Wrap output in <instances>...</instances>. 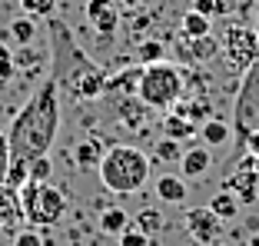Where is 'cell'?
I'll return each instance as SVG.
<instances>
[{"label":"cell","mask_w":259,"mask_h":246,"mask_svg":"<svg viewBox=\"0 0 259 246\" xmlns=\"http://www.w3.org/2000/svg\"><path fill=\"white\" fill-rule=\"evenodd\" d=\"M60 133V90L50 77L30 93V100L17 110L14 123L7 130L10 140V173H7V186L20 190L27 183V167L37 156H47L50 146L57 143Z\"/></svg>","instance_id":"6da1fadb"},{"label":"cell","mask_w":259,"mask_h":246,"mask_svg":"<svg viewBox=\"0 0 259 246\" xmlns=\"http://www.w3.org/2000/svg\"><path fill=\"white\" fill-rule=\"evenodd\" d=\"M50 73L47 77L57 84L60 97L70 100H97L107 93V73L100 63H93L83 54V47L70 37V30L60 20L50 23Z\"/></svg>","instance_id":"7a4b0ae2"},{"label":"cell","mask_w":259,"mask_h":246,"mask_svg":"<svg viewBox=\"0 0 259 246\" xmlns=\"http://www.w3.org/2000/svg\"><path fill=\"white\" fill-rule=\"evenodd\" d=\"M97 173H100V183L113 196H130V193L143 190L146 180H150V156L140 146L116 143V146H107Z\"/></svg>","instance_id":"3957f363"},{"label":"cell","mask_w":259,"mask_h":246,"mask_svg":"<svg viewBox=\"0 0 259 246\" xmlns=\"http://www.w3.org/2000/svg\"><path fill=\"white\" fill-rule=\"evenodd\" d=\"M137 97L150 110H173L176 103L186 97V73H183V67H176V63H169V60L146 63V67L140 70Z\"/></svg>","instance_id":"277c9868"},{"label":"cell","mask_w":259,"mask_h":246,"mask_svg":"<svg viewBox=\"0 0 259 246\" xmlns=\"http://www.w3.org/2000/svg\"><path fill=\"white\" fill-rule=\"evenodd\" d=\"M20 210H23V223L37 226V230L57 226L63 216H67V193H63L60 186H54L50 180H47V183L27 180V183L20 186Z\"/></svg>","instance_id":"5b68a950"},{"label":"cell","mask_w":259,"mask_h":246,"mask_svg":"<svg viewBox=\"0 0 259 246\" xmlns=\"http://www.w3.org/2000/svg\"><path fill=\"white\" fill-rule=\"evenodd\" d=\"M220 54L233 73H246L259 60V33L243 23H229L220 37Z\"/></svg>","instance_id":"8992f818"},{"label":"cell","mask_w":259,"mask_h":246,"mask_svg":"<svg viewBox=\"0 0 259 246\" xmlns=\"http://www.w3.org/2000/svg\"><path fill=\"white\" fill-rule=\"evenodd\" d=\"M233 130H236V143L246 133L259 130V60L243 73L236 107H233Z\"/></svg>","instance_id":"52a82bcc"},{"label":"cell","mask_w":259,"mask_h":246,"mask_svg":"<svg viewBox=\"0 0 259 246\" xmlns=\"http://www.w3.org/2000/svg\"><path fill=\"white\" fill-rule=\"evenodd\" d=\"M87 20L93 23L100 44L110 47L116 40V30H120V7L113 0H87Z\"/></svg>","instance_id":"ba28073f"},{"label":"cell","mask_w":259,"mask_h":246,"mask_svg":"<svg viewBox=\"0 0 259 246\" xmlns=\"http://www.w3.org/2000/svg\"><path fill=\"white\" fill-rule=\"evenodd\" d=\"M186 233L196 239L199 246H213L223 236V220L209 207H196L186 213Z\"/></svg>","instance_id":"9c48e42d"},{"label":"cell","mask_w":259,"mask_h":246,"mask_svg":"<svg viewBox=\"0 0 259 246\" xmlns=\"http://www.w3.org/2000/svg\"><path fill=\"white\" fill-rule=\"evenodd\" d=\"M256 183H259L256 156L246 153L243 163H236L233 177H229V190H233V196H239V203H256Z\"/></svg>","instance_id":"30bf717a"},{"label":"cell","mask_w":259,"mask_h":246,"mask_svg":"<svg viewBox=\"0 0 259 246\" xmlns=\"http://www.w3.org/2000/svg\"><path fill=\"white\" fill-rule=\"evenodd\" d=\"M176 50H180V57H183L186 63H206L209 57L220 54V40H216L213 33H209V37H183V33H180Z\"/></svg>","instance_id":"8fae6325"},{"label":"cell","mask_w":259,"mask_h":246,"mask_svg":"<svg viewBox=\"0 0 259 246\" xmlns=\"http://www.w3.org/2000/svg\"><path fill=\"white\" fill-rule=\"evenodd\" d=\"M213 170V156L206 146H186L183 150V160H180V173L186 180H203L206 173Z\"/></svg>","instance_id":"7c38bea8"},{"label":"cell","mask_w":259,"mask_h":246,"mask_svg":"<svg viewBox=\"0 0 259 246\" xmlns=\"http://www.w3.org/2000/svg\"><path fill=\"white\" fill-rule=\"evenodd\" d=\"M199 133V123H193L186 113H180V110H169L166 116H163V137H173L180 140V143H186V140H193Z\"/></svg>","instance_id":"4fadbf2b"},{"label":"cell","mask_w":259,"mask_h":246,"mask_svg":"<svg viewBox=\"0 0 259 246\" xmlns=\"http://www.w3.org/2000/svg\"><path fill=\"white\" fill-rule=\"evenodd\" d=\"M156 196H160L163 203H183L186 196H190V190H186V177H176V173H163V177H156Z\"/></svg>","instance_id":"5bb4252c"},{"label":"cell","mask_w":259,"mask_h":246,"mask_svg":"<svg viewBox=\"0 0 259 246\" xmlns=\"http://www.w3.org/2000/svg\"><path fill=\"white\" fill-rule=\"evenodd\" d=\"M14 223H23L20 190L4 186V190H0V230H4V226H14Z\"/></svg>","instance_id":"9a60e30c"},{"label":"cell","mask_w":259,"mask_h":246,"mask_svg":"<svg viewBox=\"0 0 259 246\" xmlns=\"http://www.w3.org/2000/svg\"><path fill=\"white\" fill-rule=\"evenodd\" d=\"M103 143L100 140H83V143H76V150H73V160H76V167L80 170H97L100 167V160H103Z\"/></svg>","instance_id":"2e32d148"},{"label":"cell","mask_w":259,"mask_h":246,"mask_svg":"<svg viewBox=\"0 0 259 246\" xmlns=\"http://www.w3.org/2000/svg\"><path fill=\"white\" fill-rule=\"evenodd\" d=\"M180 33L183 37H209L213 33V20L199 10H186L183 20H180Z\"/></svg>","instance_id":"e0dca14e"},{"label":"cell","mask_w":259,"mask_h":246,"mask_svg":"<svg viewBox=\"0 0 259 246\" xmlns=\"http://www.w3.org/2000/svg\"><path fill=\"white\" fill-rule=\"evenodd\" d=\"M229 133H233V127H229L226 120H220V116H209V120L199 127V137H203L206 146H223L229 140Z\"/></svg>","instance_id":"ac0fdd59"},{"label":"cell","mask_w":259,"mask_h":246,"mask_svg":"<svg viewBox=\"0 0 259 246\" xmlns=\"http://www.w3.org/2000/svg\"><path fill=\"white\" fill-rule=\"evenodd\" d=\"M130 226H133V220H130L126 210H120V207H110V210L100 213V230L110 233V236H120V233L130 230Z\"/></svg>","instance_id":"d6986e66"},{"label":"cell","mask_w":259,"mask_h":246,"mask_svg":"<svg viewBox=\"0 0 259 246\" xmlns=\"http://www.w3.org/2000/svg\"><path fill=\"white\" fill-rule=\"evenodd\" d=\"M209 210L220 216L223 223H229V220H236V213H239V200H236L229 190H220L213 200H209Z\"/></svg>","instance_id":"ffe728a7"},{"label":"cell","mask_w":259,"mask_h":246,"mask_svg":"<svg viewBox=\"0 0 259 246\" xmlns=\"http://www.w3.org/2000/svg\"><path fill=\"white\" fill-rule=\"evenodd\" d=\"M7 37H14L20 47H30L33 37H37V23H33V17H30V14H27V17H17V20L10 23Z\"/></svg>","instance_id":"44dd1931"},{"label":"cell","mask_w":259,"mask_h":246,"mask_svg":"<svg viewBox=\"0 0 259 246\" xmlns=\"http://www.w3.org/2000/svg\"><path fill=\"white\" fill-rule=\"evenodd\" d=\"M163 57H166V47H163V40L146 37L143 44L137 47V60H140V67H146V63H160Z\"/></svg>","instance_id":"7402d4cb"},{"label":"cell","mask_w":259,"mask_h":246,"mask_svg":"<svg viewBox=\"0 0 259 246\" xmlns=\"http://www.w3.org/2000/svg\"><path fill=\"white\" fill-rule=\"evenodd\" d=\"M133 226H137V230H143L146 236H153V233H160L163 226H166V220H163L160 210H140L137 220H133Z\"/></svg>","instance_id":"603a6c76"},{"label":"cell","mask_w":259,"mask_h":246,"mask_svg":"<svg viewBox=\"0 0 259 246\" xmlns=\"http://www.w3.org/2000/svg\"><path fill=\"white\" fill-rule=\"evenodd\" d=\"M140 70H143V67H137V70H126V73H116L113 80H107V90H113V93H137Z\"/></svg>","instance_id":"cb8c5ba5"},{"label":"cell","mask_w":259,"mask_h":246,"mask_svg":"<svg viewBox=\"0 0 259 246\" xmlns=\"http://www.w3.org/2000/svg\"><path fill=\"white\" fill-rule=\"evenodd\" d=\"M153 153H156V160H163V163H180V160H183V146H180V140L163 137Z\"/></svg>","instance_id":"d4e9b609"},{"label":"cell","mask_w":259,"mask_h":246,"mask_svg":"<svg viewBox=\"0 0 259 246\" xmlns=\"http://www.w3.org/2000/svg\"><path fill=\"white\" fill-rule=\"evenodd\" d=\"M17 77V60H14V50L7 47V40L0 37V84Z\"/></svg>","instance_id":"484cf974"},{"label":"cell","mask_w":259,"mask_h":246,"mask_svg":"<svg viewBox=\"0 0 259 246\" xmlns=\"http://www.w3.org/2000/svg\"><path fill=\"white\" fill-rule=\"evenodd\" d=\"M50 170H54L50 153H47V156H37V160L27 167V180H33V183H47V180H50Z\"/></svg>","instance_id":"4316f807"},{"label":"cell","mask_w":259,"mask_h":246,"mask_svg":"<svg viewBox=\"0 0 259 246\" xmlns=\"http://www.w3.org/2000/svg\"><path fill=\"white\" fill-rule=\"evenodd\" d=\"M20 10L30 17H50L57 10V0H20Z\"/></svg>","instance_id":"83f0119b"},{"label":"cell","mask_w":259,"mask_h":246,"mask_svg":"<svg viewBox=\"0 0 259 246\" xmlns=\"http://www.w3.org/2000/svg\"><path fill=\"white\" fill-rule=\"evenodd\" d=\"M193 10H199L213 20V17H223L229 10V0H193Z\"/></svg>","instance_id":"f1b7e54d"},{"label":"cell","mask_w":259,"mask_h":246,"mask_svg":"<svg viewBox=\"0 0 259 246\" xmlns=\"http://www.w3.org/2000/svg\"><path fill=\"white\" fill-rule=\"evenodd\" d=\"M120 246H150V236L137 226H130V230L120 233Z\"/></svg>","instance_id":"f546056e"},{"label":"cell","mask_w":259,"mask_h":246,"mask_svg":"<svg viewBox=\"0 0 259 246\" xmlns=\"http://www.w3.org/2000/svg\"><path fill=\"white\" fill-rule=\"evenodd\" d=\"M14 246H44V236H40L37 226H30V230H20L14 236Z\"/></svg>","instance_id":"4dcf8cb0"},{"label":"cell","mask_w":259,"mask_h":246,"mask_svg":"<svg viewBox=\"0 0 259 246\" xmlns=\"http://www.w3.org/2000/svg\"><path fill=\"white\" fill-rule=\"evenodd\" d=\"M239 153H249V156H256V160H259V130L246 133V137L239 140Z\"/></svg>","instance_id":"1f68e13d"},{"label":"cell","mask_w":259,"mask_h":246,"mask_svg":"<svg viewBox=\"0 0 259 246\" xmlns=\"http://www.w3.org/2000/svg\"><path fill=\"white\" fill-rule=\"evenodd\" d=\"M7 173H10V156L0 153V190L7 186Z\"/></svg>","instance_id":"d6a6232c"},{"label":"cell","mask_w":259,"mask_h":246,"mask_svg":"<svg viewBox=\"0 0 259 246\" xmlns=\"http://www.w3.org/2000/svg\"><path fill=\"white\" fill-rule=\"evenodd\" d=\"M113 4H116L120 10H126V14H130V10H137V7H140V0H113Z\"/></svg>","instance_id":"836d02e7"},{"label":"cell","mask_w":259,"mask_h":246,"mask_svg":"<svg viewBox=\"0 0 259 246\" xmlns=\"http://www.w3.org/2000/svg\"><path fill=\"white\" fill-rule=\"evenodd\" d=\"M0 153H10V140H7V133L0 130Z\"/></svg>","instance_id":"e575fe53"},{"label":"cell","mask_w":259,"mask_h":246,"mask_svg":"<svg viewBox=\"0 0 259 246\" xmlns=\"http://www.w3.org/2000/svg\"><path fill=\"white\" fill-rule=\"evenodd\" d=\"M256 33H259V0H256Z\"/></svg>","instance_id":"d590c367"},{"label":"cell","mask_w":259,"mask_h":246,"mask_svg":"<svg viewBox=\"0 0 259 246\" xmlns=\"http://www.w3.org/2000/svg\"><path fill=\"white\" fill-rule=\"evenodd\" d=\"M213 246H223V243H213Z\"/></svg>","instance_id":"8d00e7d4"}]
</instances>
